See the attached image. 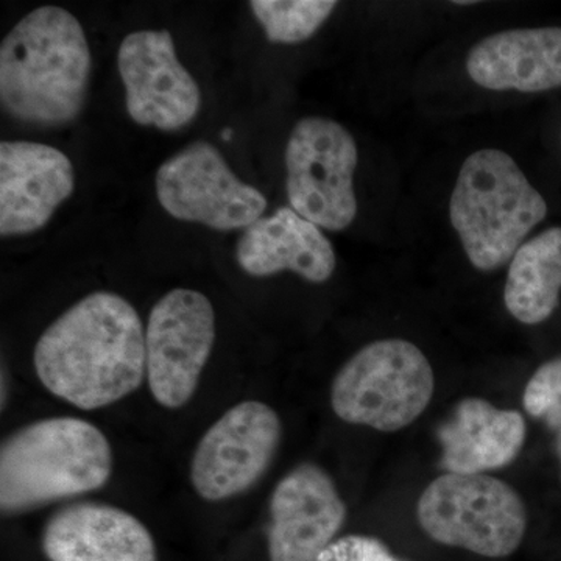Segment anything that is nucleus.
Instances as JSON below:
<instances>
[{
	"instance_id": "obj_14",
	"label": "nucleus",
	"mask_w": 561,
	"mask_h": 561,
	"mask_svg": "<svg viewBox=\"0 0 561 561\" xmlns=\"http://www.w3.org/2000/svg\"><path fill=\"white\" fill-rule=\"evenodd\" d=\"M50 561H157L149 529L136 516L99 502L68 505L43 531Z\"/></svg>"
},
{
	"instance_id": "obj_9",
	"label": "nucleus",
	"mask_w": 561,
	"mask_h": 561,
	"mask_svg": "<svg viewBox=\"0 0 561 561\" xmlns=\"http://www.w3.org/2000/svg\"><path fill=\"white\" fill-rule=\"evenodd\" d=\"M216 342V312L206 295L175 289L153 306L146 330L147 382L154 401L180 409L197 390Z\"/></svg>"
},
{
	"instance_id": "obj_7",
	"label": "nucleus",
	"mask_w": 561,
	"mask_h": 561,
	"mask_svg": "<svg viewBox=\"0 0 561 561\" xmlns=\"http://www.w3.org/2000/svg\"><path fill=\"white\" fill-rule=\"evenodd\" d=\"M284 160L290 208L324 230H346L357 214L353 135L339 122L305 117L290 133Z\"/></svg>"
},
{
	"instance_id": "obj_18",
	"label": "nucleus",
	"mask_w": 561,
	"mask_h": 561,
	"mask_svg": "<svg viewBox=\"0 0 561 561\" xmlns=\"http://www.w3.org/2000/svg\"><path fill=\"white\" fill-rule=\"evenodd\" d=\"M560 290L561 227H557L516 251L505 283V308L524 324L542 323L559 306Z\"/></svg>"
},
{
	"instance_id": "obj_5",
	"label": "nucleus",
	"mask_w": 561,
	"mask_h": 561,
	"mask_svg": "<svg viewBox=\"0 0 561 561\" xmlns=\"http://www.w3.org/2000/svg\"><path fill=\"white\" fill-rule=\"evenodd\" d=\"M434 371L419 346L401 339L373 342L341 368L331 387L332 411L350 424L404 430L426 411Z\"/></svg>"
},
{
	"instance_id": "obj_22",
	"label": "nucleus",
	"mask_w": 561,
	"mask_h": 561,
	"mask_svg": "<svg viewBox=\"0 0 561 561\" xmlns=\"http://www.w3.org/2000/svg\"><path fill=\"white\" fill-rule=\"evenodd\" d=\"M557 453H559L561 460V431H559V435H557Z\"/></svg>"
},
{
	"instance_id": "obj_1",
	"label": "nucleus",
	"mask_w": 561,
	"mask_h": 561,
	"mask_svg": "<svg viewBox=\"0 0 561 561\" xmlns=\"http://www.w3.org/2000/svg\"><path fill=\"white\" fill-rule=\"evenodd\" d=\"M43 386L69 404L106 408L147 376L146 334L136 309L113 291H94L61 313L33 353Z\"/></svg>"
},
{
	"instance_id": "obj_10",
	"label": "nucleus",
	"mask_w": 561,
	"mask_h": 561,
	"mask_svg": "<svg viewBox=\"0 0 561 561\" xmlns=\"http://www.w3.org/2000/svg\"><path fill=\"white\" fill-rule=\"evenodd\" d=\"M278 413L245 401L224 413L203 435L191 463V482L205 501L231 500L261 481L278 451Z\"/></svg>"
},
{
	"instance_id": "obj_23",
	"label": "nucleus",
	"mask_w": 561,
	"mask_h": 561,
	"mask_svg": "<svg viewBox=\"0 0 561 561\" xmlns=\"http://www.w3.org/2000/svg\"><path fill=\"white\" fill-rule=\"evenodd\" d=\"M221 138H224L225 140H230L232 138L231 130H224V133H221Z\"/></svg>"
},
{
	"instance_id": "obj_16",
	"label": "nucleus",
	"mask_w": 561,
	"mask_h": 561,
	"mask_svg": "<svg viewBox=\"0 0 561 561\" xmlns=\"http://www.w3.org/2000/svg\"><path fill=\"white\" fill-rule=\"evenodd\" d=\"M467 70L491 91L541 92L561 87V27L518 28L472 47Z\"/></svg>"
},
{
	"instance_id": "obj_19",
	"label": "nucleus",
	"mask_w": 561,
	"mask_h": 561,
	"mask_svg": "<svg viewBox=\"0 0 561 561\" xmlns=\"http://www.w3.org/2000/svg\"><path fill=\"white\" fill-rule=\"evenodd\" d=\"M332 0H253L250 9L272 43L298 44L311 38L328 21Z\"/></svg>"
},
{
	"instance_id": "obj_21",
	"label": "nucleus",
	"mask_w": 561,
	"mask_h": 561,
	"mask_svg": "<svg viewBox=\"0 0 561 561\" xmlns=\"http://www.w3.org/2000/svg\"><path fill=\"white\" fill-rule=\"evenodd\" d=\"M316 561H404L382 541L365 535H346L334 540Z\"/></svg>"
},
{
	"instance_id": "obj_2",
	"label": "nucleus",
	"mask_w": 561,
	"mask_h": 561,
	"mask_svg": "<svg viewBox=\"0 0 561 561\" xmlns=\"http://www.w3.org/2000/svg\"><path fill=\"white\" fill-rule=\"evenodd\" d=\"M92 57L79 20L46 5L22 18L0 46V102L14 119L65 127L90 90Z\"/></svg>"
},
{
	"instance_id": "obj_13",
	"label": "nucleus",
	"mask_w": 561,
	"mask_h": 561,
	"mask_svg": "<svg viewBox=\"0 0 561 561\" xmlns=\"http://www.w3.org/2000/svg\"><path fill=\"white\" fill-rule=\"evenodd\" d=\"M76 190L72 162L55 147L27 140L0 144V234L27 236L46 227Z\"/></svg>"
},
{
	"instance_id": "obj_17",
	"label": "nucleus",
	"mask_w": 561,
	"mask_h": 561,
	"mask_svg": "<svg viewBox=\"0 0 561 561\" xmlns=\"http://www.w3.org/2000/svg\"><path fill=\"white\" fill-rule=\"evenodd\" d=\"M527 426L522 413L482 398H465L438 427L440 465L453 474H483L507 467L522 453Z\"/></svg>"
},
{
	"instance_id": "obj_3",
	"label": "nucleus",
	"mask_w": 561,
	"mask_h": 561,
	"mask_svg": "<svg viewBox=\"0 0 561 561\" xmlns=\"http://www.w3.org/2000/svg\"><path fill=\"white\" fill-rule=\"evenodd\" d=\"M113 471V451L94 424L47 419L9 435L0 448V508L20 515L51 502L102 489Z\"/></svg>"
},
{
	"instance_id": "obj_8",
	"label": "nucleus",
	"mask_w": 561,
	"mask_h": 561,
	"mask_svg": "<svg viewBox=\"0 0 561 561\" xmlns=\"http://www.w3.org/2000/svg\"><path fill=\"white\" fill-rule=\"evenodd\" d=\"M162 208L183 221L217 231L243 230L260 220L267 198L243 183L213 144L192 142L169 158L157 172Z\"/></svg>"
},
{
	"instance_id": "obj_11",
	"label": "nucleus",
	"mask_w": 561,
	"mask_h": 561,
	"mask_svg": "<svg viewBox=\"0 0 561 561\" xmlns=\"http://www.w3.org/2000/svg\"><path fill=\"white\" fill-rule=\"evenodd\" d=\"M117 69L136 124L161 131L187 127L202 108V91L176 57L168 31L133 32L117 50Z\"/></svg>"
},
{
	"instance_id": "obj_20",
	"label": "nucleus",
	"mask_w": 561,
	"mask_h": 561,
	"mask_svg": "<svg viewBox=\"0 0 561 561\" xmlns=\"http://www.w3.org/2000/svg\"><path fill=\"white\" fill-rule=\"evenodd\" d=\"M524 409L552 431H561V356L546 362L524 390Z\"/></svg>"
},
{
	"instance_id": "obj_15",
	"label": "nucleus",
	"mask_w": 561,
	"mask_h": 561,
	"mask_svg": "<svg viewBox=\"0 0 561 561\" xmlns=\"http://www.w3.org/2000/svg\"><path fill=\"white\" fill-rule=\"evenodd\" d=\"M236 260L243 272L264 278L294 272L309 283H324L335 271V251L320 227L291 208L254 221L239 238Z\"/></svg>"
},
{
	"instance_id": "obj_6",
	"label": "nucleus",
	"mask_w": 561,
	"mask_h": 561,
	"mask_svg": "<svg viewBox=\"0 0 561 561\" xmlns=\"http://www.w3.org/2000/svg\"><path fill=\"white\" fill-rule=\"evenodd\" d=\"M416 513L432 540L490 559L515 552L527 529L522 496L485 474L446 472L423 491Z\"/></svg>"
},
{
	"instance_id": "obj_12",
	"label": "nucleus",
	"mask_w": 561,
	"mask_h": 561,
	"mask_svg": "<svg viewBox=\"0 0 561 561\" xmlns=\"http://www.w3.org/2000/svg\"><path fill=\"white\" fill-rule=\"evenodd\" d=\"M346 507L323 468L301 463L273 490L268 553L272 561H316L334 541Z\"/></svg>"
},
{
	"instance_id": "obj_4",
	"label": "nucleus",
	"mask_w": 561,
	"mask_h": 561,
	"mask_svg": "<svg viewBox=\"0 0 561 561\" xmlns=\"http://www.w3.org/2000/svg\"><path fill=\"white\" fill-rule=\"evenodd\" d=\"M548 205L511 154L476 151L461 165L449 216L468 260L493 272L513 260L529 232L546 219Z\"/></svg>"
}]
</instances>
